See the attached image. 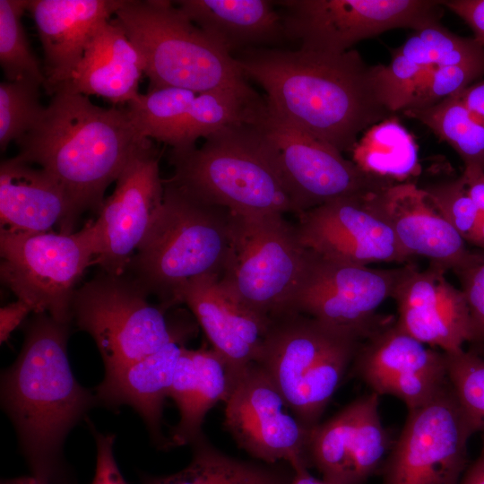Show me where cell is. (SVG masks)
I'll return each instance as SVG.
<instances>
[{
	"mask_svg": "<svg viewBox=\"0 0 484 484\" xmlns=\"http://www.w3.org/2000/svg\"><path fill=\"white\" fill-rule=\"evenodd\" d=\"M163 193L159 153L148 140L126 163L97 220L89 222L96 248L94 264L101 272H125L151 227Z\"/></svg>",
	"mask_w": 484,
	"mask_h": 484,
	"instance_id": "cell-16",
	"label": "cell"
},
{
	"mask_svg": "<svg viewBox=\"0 0 484 484\" xmlns=\"http://www.w3.org/2000/svg\"><path fill=\"white\" fill-rule=\"evenodd\" d=\"M460 484H484V442L478 457L467 466Z\"/></svg>",
	"mask_w": 484,
	"mask_h": 484,
	"instance_id": "cell-46",
	"label": "cell"
},
{
	"mask_svg": "<svg viewBox=\"0 0 484 484\" xmlns=\"http://www.w3.org/2000/svg\"><path fill=\"white\" fill-rule=\"evenodd\" d=\"M456 96L469 110L484 120V80L471 84Z\"/></svg>",
	"mask_w": 484,
	"mask_h": 484,
	"instance_id": "cell-45",
	"label": "cell"
},
{
	"mask_svg": "<svg viewBox=\"0 0 484 484\" xmlns=\"http://www.w3.org/2000/svg\"><path fill=\"white\" fill-rule=\"evenodd\" d=\"M377 192L300 213L295 226L303 246L323 257L360 265L411 263L413 257L400 246L377 203Z\"/></svg>",
	"mask_w": 484,
	"mask_h": 484,
	"instance_id": "cell-17",
	"label": "cell"
},
{
	"mask_svg": "<svg viewBox=\"0 0 484 484\" xmlns=\"http://www.w3.org/2000/svg\"><path fill=\"white\" fill-rule=\"evenodd\" d=\"M161 205L125 273L167 308L177 306L187 282L220 278L231 238V212L163 180Z\"/></svg>",
	"mask_w": 484,
	"mask_h": 484,
	"instance_id": "cell-4",
	"label": "cell"
},
{
	"mask_svg": "<svg viewBox=\"0 0 484 484\" xmlns=\"http://www.w3.org/2000/svg\"><path fill=\"white\" fill-rule=\"evenodd\" d=\"M441 4L470 26L474 39L484 48V0H451Z\"/></svg>",
	"mask_w": 484,
	"mask_h": 484,
	"instance_id": "cell-42",
	"label": "cell"
},
{
	"mask_svg": "<svg viewBox=\"0 0 484 484\" xmlns=\"http://www.w3.org/2000/svg\"><path fill=\"white\" fill-rule=\"evenodd\" d=\"M445 272L432 264L420 270L407 264L392 298L402 330L426 345L454 353L470 342V313L463 292L447 281Z\"/></svg>",
	"mask_w": 484,
	"mask_h": 484,
	"instance_id": "cell-18",
	"label": "cell"
},
{
	"mask_svg": "<svg viewBox=\"0 0 484 484\" xmlns=\"http://www.w3.org/2000/svg\"><path fill=\"white\" fill-rule=\"evenodd\" d=\"M463 179L469 197L484 215V168L478 165L464 166L461 176Z\"/></svg>",
	"mask_w": 484,
	"mask_h": 484,
	"instance_id": "cell-44",
	"label": "cell"
},
{
	"mask_svg": "<svg viewBox=\"0 0 484 484\" xmlns=\"http://www.w3.org/2000/svg\"><path fill=\"white\" fill-rule=\"evenodd\" d=\"M121 0H26L44 55V90L50 97L71 78L97 30Z\"/></svg>",
	"mask_w": 484,
	"mask_h": 484,
	"instance_id": "cell-20",
	"label": "cell"
},
{
	"mask_svg": "<svg viewBox=\"0 0 484 484\" xmlns=\"http://www.w3.org/2000/svg\"><path fill=\"white\" fill-rule=\"evenodd\" d=\"M112 18L94 33L64 85L85 96L97 95L113 103H129L140 94L144 65L137 49Z\"/></svg>",
	"mask_w": 484,
	"mask_h": 484,
	"instance_id": "cell-25",
	"label": "cell"
},
{
	"mask_svg": "<svg viewBox=\"0 0 484 484\" xmlns=\"http://www.w3.org/2000/svg\"><path fill=\"white\" fill-rule=\"evenodd\" d=\"M96 448L95 475L91 484H128L121 474L114 456L115 436L102 434L91 427Z\"/></svg>",
	"mask_w": 484,
	"mask_h": 484,
	"instance_id": "cell-41",
	"label": "cell"
},
{
	"mask_svg": "<svg viewBox=\"0 0 484 484\" xmlns=\"http://www.w3.org/2000/svg\"><path fill=\"white\" fill-rule=\"evenodd\" d=\"M281 7L288 39L305 50L341 54L356 43L393 29L416 30L438 22L441 1L431 0H284Z\"/></svg>",
	"mask_w": 484,
	"mask_h": 484,
	"instance_id": "cell-12",
	"label": "cell"
},
{
	"mask_svg": "<svg viewBox=\"0 0 484 484\" xmlns=\"http://www.w3.org/2000/svg\"><path fill=\"white\" fill-rule=\"evenodd\" d=\"M480 431L448 380L428 402L409 411L381 467V484H460L468 443Z\"/></svg>",
	"mask_w": 484,
	"mask_h": 484,
	"instance_id": "cell-11",
	"label": "cell"
},
{
	"mask_svg": "<svg viewBox=\"0 0 484 484\" xmlns=\"http://www.w3.org/2000/svg\"><path fill=\"white\" fill-rule=\"evenodd\" d=\"M449 383L484 431V357L464 350L445 353Z\"/></svg>",
	"mask_w": 484,
	"mask_h": 484,
	"instance_id": "cell-37",
	"label": "cell"
},
{
	"mask_svg": "<svg viewBox=\"0 0 484 484\" xmlns=\"http://www.w3.org/2000/svg\"><path fill=\"white\" fill-rule=\"evenodd\" d=\"M80 213L62 185L18 157L0 165V229L73 233Z\"/></svg>",
	"mask_w": 484,
	"mask_h": 484,
	"instance_id": "cell-22",
	"label": "cell"
},
{
	"mask_svg": "<svg viewBox=\"0 0 484 484\" xmlns=\"http://www.w3.org/2000/svg\"><path fill=\"white\" fill-rule=\"evenodd\" d=\"M69 324L34 314L15 361L1 376V402L17 432L32 475L47 484H70L63 461L69 431L96 403L67 356Z\"/></svg>",
	"mask_w": 484,
	"mask_h": 484,
	"instance_id": "cell-2",
	"label": "cell"
},
{
	"mask_svg": "<svg viewBox=\"0 0 484 484\" xmlns=\"http://www.w3.org/2000/svg\"><path fill=\"white\" fill-rule=\"evenodd\" d=\"M30 313H33L31 307L18 298L2 307L0 309V342L4 343Z\"/></svg>",
	"mask_w": 484,
	"mask_h": 484,
	"instance_id": "cell-43",
	"label": "cell"
},
{
	"mask_svg": "<svg viewBox=\"0 0 484 484\" xmlns=\"http://www.w3.org/2000/svg\"><path fill=\"white\" fill-rule=\"evenodd\" d=\"M204 139L200 147L171 150L170 181L203 202L236 214L298 215L255 122L223 127Z\"/></svg>",
	"mask_w": 484,
	"mask_h": 484,
	"instance_id": "cell-5",
	"label": "cell"
},
{
	"mask_svg": "<svg viewBox=\"0 0 484 484\" xmlns=\"http://www.w3.org/2000/svg\"><path fill=\"white\" fill-rule=\"evenodd\" d=\"M294 471L295 475L291 484H328L324 480H319L312 476L307 467L296 468Z\"/></svg>",
	"mask_w": 484,
	"mask_h": 484,
	"instance_id": "cell-47",
	"label": "cell"
},
{
	"mask_svg": "<svg viewBox=\"0 0 484 484\" xmlns=\"http://www.w3.org/2000/svg\"><path fill=\"white\" fill-rule=\"evenodd\" d=\"M133 277L99 272L79 287L72 305V320L94 340L105 372L145 358L186 333L172 326L169 308Z\"/></svg>",
	"mask_w": 484,
	"mask_h": 484,
	"instance_id": "cell-9",
	"label": "cell"
},
{
	"mask_svg": "<svg viewBox=\"0 0 484 484\" xmlns=\"http://www.w3.org/2000/svg\"><path fill=\"white\" fill-rule=\"evenodd\" d=\"M192 445V460L186 467L167 476L145 477L143 484H291L295 475L285 462L271 464L229 456L203 434Z\"/></svg>",
	"mask_w": 484,
	"mask_h": 484,
	"instance_id": "cell-29",
	"label": "cell"
},
{
	"mask_svg": "<svg viewBox=\"0 0 484 484\" xmlns=\"http://www.w3.org/2000/svg\"><path fill=\"white\" fill-rule=\"evenodd\" d=\"M148 140L126 108L99 107L64 85L35 125L15 142L16 157L56 179L80 214L99 213L108 186Z\"/></svg>",
	"mask_w": 484,
	"mask_h": 484,
	"instance_id": "cell-3",
	"label": "cell"
},
{
	"mask_svg": "<svg viewBox=\"0 0 484 484\" xmlns=\"http://www.w3.org/2000/svg\"><path fill=\"white\" fill-rule=\"evenodd\" d=\"M231 238L220 286L264 321L290 313L309 250L284 215L231 212Z\"/></svg>",
	"mask_w": 484,
	"mask_h": 484,
	"instance_id": "cell-8",
	"label": "cell"
},
{
	"mask_svg": "<svg viewBox=\"0 0 484 484\" xmlns=\"http://www.w3.org/2000/svg\"><path fill=\"white\" fill-rule=\"evenodd\" d=\"M183 341L175 340L145 358L105 372L94 393L97 402L107 406H131L143 419L154 441L165 449L168 439L161 433L163 404L185 347Z\"/></svg>",
	"mask_w": 484,
	"mask_h": 484,
	"instance_id": "cell-23",
	"label": "cell"
},
{
	"mask_svg": "<svg viewBox=\"0 0 484 484\" xmlns=\"http://www.w3.org/2000/svg\"><path fill=\"white\" fill-rule=\"evenodd\" d=\"M363 341L308 315L291 312L272 319L256 363L309 429L338 389Z\"/></svg>",
	"mask_w": 484,
	"mask_h": 484,
	"instance_id": "cell-7",
	"label": "cell"
},
{
	"mask_svg": "<svg viewBox=\"0 0 484 484\" xmlns=\"http://www.w3.org/2000/svg\"><path fill=\"white\" fill-rule=\"evenodd\" d=\"M377 203L400 246L412 257L454 273L484 262L438 212L423 188L411 182L393 183L376 193Z\"/></svg>",
	"mask_w": 484,
	"mask_h": 484,
	"instance_id": "cell-19",
	"label": "cell"
},
{
	"mask_svg": "<svg viewBox=\"0 0 484 484\" xmlns=\"http://www.w3.org/2000/svg\"><path fill=\"white\" fill-rule=\"evenodd\" d=\"M1 484H47L37 477L31 476H22L18 478H13L8 480H4L1 481Z\"/></svg>",
	"mask_w": 484,
	"mask_h": 484,
	"instance_id": "cell-49",
	"label": "cell"
},
{
	"mask_svg": "<svg viewBox=\"0 0 484 484\" xmlns=\"http://www.w3.org/2000/svg\"><path fill=\"white\" fill-rule=\"evenodd\" d=\"M140 54L148 91L255 92L235 58L172 2L121 0L112 18Z\"/></svg>",
	"mask_w": 484,
	"mask_h": 484,
	"instance_id": "cell-6",
	"label": "cell"
},
{
	"mask_svg": "<svg viewBox=\"0 0 484 484\" xmlns=\"http://www.w3.org/2000/svg\"><path fill=\"white\" fill-rule=\"evenodd\" d=\"M392 53L423 66L484 67V48L474 38L458 36L439 22L413 30L407 39L393 49Z\"/></svg>",
	"mask_w": 484,
	"mask_h": 484,
	"instance_id": "cell-32",
	"label": "cell"
},
{
	"mask_svg": "<svg viewBox=\"0 0 484 484\" xmlns=\"http://www.w3.org/2000/svg\"><path fill=\"white\" fill-rule=\"evenodd\" d=\"M255 124L289 189L297 216L333 200L367 194L397 183L364 172L341 152L268 107Z\"/></svg>",
	"mask_w": 484,
	"mask_h": 484,
	"instance_id": "cell-13",
	"label": "cell"
},
{
	"mask_svg": "<svg viewBox=\"0 0 484 484\" xmlns=\"http://www.w3.org/2000/svg\"><path fill=\"white\" fill-rule=\"evenodd\" d=\"M355 374L381 395L392 381L415 373H447L445 353L430 349L395 322L364 340L352 363Z\"/></svg>",
	"mask_w": 484,
	"mask_h": 484,
	"instance_id": "cell-27",
	"label": "cell"
},
{
	"mask_svg": "<svg viewBox=\"0 0 484 484\" xmlns=\"http://www.w3.org/2000/svg\"><path fill=\"white\" fill-rule=\"evenodd\" d=\"M230 387L229 368L221 357L208 349L183 348L169 393L179 411L167 449L193 444L202 434L208 411L225 402Z\"/></svg>",
	"mask_w": 484,
	"mask_h": 484,
	"instance_id": "cell-26",
	"label": "cell"
},
{
	"mask_svg": "<svg viewBox=\"0 0 484 484\" xmlns=\"http://www.w3.org/2000/svg\"><path fill=\"white\" fill-rule=\"evenodd\" d=\"M482 75L484 67L480 66L436 67L421 84L407 109L434 106L446 98L460 93Z\"/></svg>",
	"mask_w": 484,
	"mask_h": 484,
	"instance_id": "cell-39",
	"label": "cell"
},
{
	"mask_svg": "<svg viewBox=\"0 0 484 484\" xmlns=\"http://www.w3.org/2000/svg\"><path fill=\"white\" fill-rule=\"evenodd\" d=\"M457 275L470 313V342L484 343V262Z\"/></svg>",
	"mask_w": 484,
	"mask_h": 484,
	"instance_id": "cell-40",
	"label": "cell"
},
{
	"mask_svg": "<svg viewBox=\"0 0 484 484\" xmlns=\"http://www.w3.org/2000/svg\"><path fill=\"white\" fill-rule=\"evenodd\" d=\"M26 0H0V65L6 81H30L45 88L44 70L32 53L22 16Z\"/></svg>",
	"mask_w": 484,
	"mask_h": 484,
	"instance_id": "cell-34",
	"label": "cell"
},
{
	"mask_svg": "<svg viewBox=\"0 0 484 484\" xmlns=\"http://www.w3.org/2000/svg\"><path fill=\"white\" fill-rule=\"evenodd\" d=\"M467 242L484 249V215H480Z\"/></svg>",
	"mask_w": 484,
	"mask_h": 484,
	"instance_id": "cell-48",
	"label": "cell"
},
{
	"mask_svg": "<svg viewBox=\"0 0 484 484\" xmlns=\"http://www.w3.org/2000/svg\"><path fill=\"white\" fill-rule=\"evenodd\" d=\"M0 257L1 281L18 299L70 324L77 283L96 258L89 222L69 234L0 229Z\"/></svg>",
	"mask_w": 484,
	"mask_h": 484,
	"instance_id": "cell-10",
	"label": "cell"
},
{
	"mask_svg": "<svg viewBox=\"0 0 484 484\" xmlns=\"http://www.w3.org/2000/svg\"><path fill=\"white\" fill-rule=\"evenodd\" d=\"M40 86L30 81L0 83V148L19 140L38 122L46 107L40 103Z\"/></svg>",
	"mask_w": 484,
	"mask_h": 484,
	"instance_id": "cell-35",
	"label": "cell"
},
{
	"mask_svg": "<svg viewBox=\"0 0 484 484\" xmlns=\"http://www.w3.org/2000/svg\"><path fill=\"white\" fill-rule=\"evenodd\" d=\"M389 65H376V83L380 97L392 112L409 108L418 90L435 67L423 66L392 53Z\"/></svg>",
	"mask_w": 484,
	"mask_h": 484,
	"instance_id": "cell-36",
	"label": "cell"
},
{
	"mask_svg": "<svg viewBox=\"0 0 484 484\" xmlns=\"http://www.w3.org/2000/svg\"><path fill=\"white\" fill-rule=\"evenodd\" d=\"M214 350L233 374L256 362L269 322L234 299L220 278L204 276L187 282L178 292Z\"/></svg>",
	"mask_w": 484,
	"mask_h": 484,
	"instance_id": "cell-21",
	"label": "cell"
},
{
	"mask_svg": "<svg viewBox=\"0 0 484 484\" xmlns=\"http://www.w3.org/2000/svg\"><path fill=\"white\" fill-rule=\"evenodd\" d=\"M229 375L224 425L238 447L263 462L308 468L311 429L295 415L266 371L253 362Z\"/></svg>",
	"mask_w": 484,
	"mask_h": 484,
	"instance_id": "cell-15",
	"label": "cell"
},
{
	"mask_svg": "<svg viewBox=\"0 0 484 484\" xmlns=\"http://www.w3.org/2000/svg\"><path fill=\"white\" fill-rule=\"evenodd\" d=\"M186 16L232 56L288 39L281 13L267 0H179Z\"/></svg>",
	"mask_w": 484,
	"mask_h": 484,
	"instance_id": "cell-24",
	"label": "cell"
},
{
	"mask_svg": "<svg viewBox=\"0 0 484 484\" xmlns=\"http://www.w3.org/2000/svg\"><path fill=\"white\" fill-rule=\"evenodd\" d=\"M393 118L364 132L351 151L352 161L367 174L403 182L419 170L417 148L411 134Z\"/></svg>",
	"mask_w": 484,
	"mask_h": 484,
	"instance_id": "cell-30",
	"label": "cell"
},
{
	"mask_svg": "<svg viewBox=\"0 0 484 484\" xmlns=\"http://www.w3.org/2000/svg\"><path fill=\"white\" fill-rule=\"evenodd\" d=\"M196 94L176 87L153 89L140 93L126 109L142 137L169 145Z\"/></svg>",
	"mask_w": 484,
	"mask_h": 484,
	"instance_id": "cell-33",
	"label": "cell"
},
{
	"mask_svg": "<svg viewBox=\"0 0 484 484\" xmlns=\"http://www.w3.org/2000/svg\"><path fill=\"white\" fill-rule=\"evenodd\" d=\"M246 79L265 91L267 107L340 152L360 133L393 117L376 83V65L357 50L328 54L254 48L233 56Z\"/></svg>",
	"mask_w": 484,
	"mask_h": 484,
	"instance_id": "cell-1",
	"label": "cell"
},
{
	"mask_svg": "<svg viewBox=\"0 0 484 484\" xmlns=\"http://www.w3.org/2000/svg\"><path fill=\"white\" fill-rule=\"evenodd\" d=\"M402 267L376 269L323 257L309 250L290 312L313 317L361 340L385 325L377 308L392 298Z\"/></svg>",
	"mask_w": 484,
	"mask_h": 484,
	"instance_id": "cell-14",
	"label": "cell"
},
{
	"mask_svg": "<svg viewBox=\"0 0 484 484\" xmlns=\"http://www.w3.org/2000/svg\"><path fill=\"white\" fill-rule=\"evenodd\" d=\"M428 126L461 157L464 166L484 168V120L469 110L458 96L425 108L402 111Z\"/></svg>",
	"mask_w": 484,
	"mask_h": 484,
	"instance_id": "cell-31",
	"label": "cell"
},
{
	"mask_svg": "<svg viewBox=\"0 0 484 484\" xmlns=\"http://www.w3.org/2000/svg\"><path fill=\"white\" fill-rule=\"evenodd\" d=\"M360 412L361 398L359 397L311 429L308 462L328 484H358L365 445Z\"/></svg>",
	"mask_w": 484,
	"mask_h": 484,
	"instance_id": "cell-28",
	"label": "cell"
},
{
	"mask_svg": "<svg viewBox=\"0 0 484 484\" xmlns=\"http://www.w3.org/2000/svg\"><path fill=\"white\" fill-rule=\"evenodd\" d=\"M423 189L438 212L467 242L480 213L469 197L462 177L433 184Z\"/></svg>",
	"mask_w": 484,
	"mask_h": 484,
	"instance_id": "cell-38",
	"label": "cell"
}]
</instances>
